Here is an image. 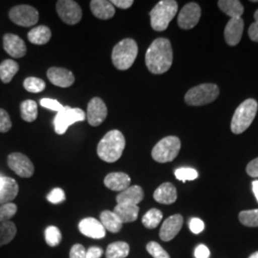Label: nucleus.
I'll return each instance as SVG.
<instances>
[{
  "mask_svg": "<svg viewBox=\"0 0 258 258\" xmlns=\"http://www.w3.org/2000/svg\"><path fill=\"white\" fill-rule=\"evenodd\" d=\"M172 61L173 52L168 39L159 37L148 47L146 54V64L152 74L166 73L171 67Z\"/></svg>",
  "mask_w": 258,
  "mask_h": 258,
  "instance_id": "1",
  "label": "nucleus"
},
{
  "mask_svg": "<svg viewBox=\"0 0 258 258\" xmlns=\"http://www.w3.org/2000/svg\"><path fill=\"white\" fill-rule=\"evenodd\" d=\"M125 148V139L119 130H111L98 145L97 153L102 161L115 163L120 159Z\"/></svg>",
  "mask_w": 258,
  "mask_h": 258,
  "instance_id": "2",
  "label": "nucleus"
},
{
  "mask_svg": "<svg viewBox=\"0 0 258 258\" xmlns=\"http://www.w3.org/2000/svg\"><path fill=\"white\" fill-rule=\"evenodd\" d=\"M138 55V45L132 38H124L114 47L112 51V62L118 70H127Z\"/></svg>",
  "mask_w": 258,
  "mask_h": 258,
  "instance_id": "3",
  "label": "nucleus"
},
{
  "mask_svg": "<svg viewBox=\"0 0 258 258\" xmlns=\"http://www.w3.org/2000/svg\"><path fill=\"white\" fill-rule=\"evenodd\" d=\"M178 12V3L174 0H162L150 12V24L153 30L163 32L168 27Z\"/></svg>",
  "mask_w": 258,
  "mask_h": 258,
  "instance_id": "4",
  "label": "nucleus"
},
{
  "mask_svg": "<svg viewBox=\"0 0 258 258\" xmlns=\"http://www.w3.org/2000/svg\"><path fill=\"white\" fill-rule=\"evenodd\" d=\"M258 103L253 99H248L242 102L233 114L231 119V128L232 133L241 134L249 128L255 118Z\"/></svg>",
  "mask_w": 258,
  "mask_h": 258,
  "instance_id": "5",
  "label": "nucleus"
},
{
  "mask_svg": "<svg viewBox=\"0 0 258 258\" xmlns=\"http://www.w3.org/2000/svg\"><path fill=\"white\" fill-rule=\"evenodd\" d=\"M219 87L214 83H203L189 89L184 102L191 106H201L215 101L219 96Z\"/></svg>",
  "mask_w": 258,
  "mask_h": 258,
  "instance_id": "6",
  "label": "nucleus"
},
{
  "mask_svg": "<svg viewBox=\"0 0 258 258\" xmlns=\"http://www.w3.org/2000/svg\"><path fill=\"white\" fill-rule=\"evenodd\" d=\"M181 149V141L176 136H167L157 143L152 149V158L158 163L172 162L179 154Z\"/></svg>",
  "mask_w": 258,
  "mask_h": 258,
  "instance_id": "7",
  "label": "nucleus"
},
{
  "mask_svg": "<svg viewBox=\"0 0 258 258\" xmlns=\"http://www.w3.org/2000/svg\"><path fill=\"white\" fill-rule=\"evenodd\" d=\"M85 118L86 115L82 109L64 106L62 110L56 113V116L54 120L55 133L58 135L64 134L70 125L78 121H83Z\"/></svg>",
  "mask_w": 258,
  "mask_h": 258,
  "instance_id": "8",
  "label": "nucleus"
},
{
  "mask_svg": "<svg viewBox=\"0 0 258 258\" xmlns=\"http://www.w3.org/2000/svg\"><path fill=\"white\" fill-rule=\"evenodd\" d=\"M10 19L21 27H31L38 21V12L30 5H19L10 10Z\"/></svg>",
  "mask_w": 258,
  "mask_h": 258,
  "instance_id": "9",
  "label": "nucleus"
},
{
  "mask_svg": "<svg viewBox=\"0 0 258 258\" xmlns=\"http://www.w3.org/2000/svg\"><path fill=\"white\" fill-rule=\"evenodd\" d=\"M56 12L60 19L69 25H75L79 23L83 18V12L80 5L73 0L57 1Z\"/></svg>",
  "mask_w": 258,
  "mask_h": 258,
  "instance_id": "10",
  "label": "nucleus"
},
{
  "mask_svg": "<svg viewBox=\"0 0 258 258\" xmlns=\"http://www.w3.org/2000/svg\"><path fill=\"white\" fill-rule=\"evenodd\" d=\"M8 166L19 177L30 178L35 172V166L26 155L15 152L8 156Z\"/></svg>",
  "mask_w": 258,
  "mask_h": 258,
  "instance_id": "11",
  "label": "nucleus"
},
{
  "mask_svg": "<svg viewBox=\"0 0 258 258\" xmlns=\"http://www.w3.org/2000/svg\"><path fill=\"white\" fill-rule=\"evenodd\" d=\"M201 18V8L197 3H187L178 16V25L181 29L189 30L197 25Z\"/></svg>",
  "mask_w": 258,
  "mask_h": 258,
  "instance_id": "12",
  "label": "nucleus"
},
{
  "mask_svg": "<svg viewBox=\"0 0 258 258\" xmlns=\"http://www.w3.org/2000/svg\"><path fill=\"white\" fill-rule=\"evenodd\" d=\"M107 117V107L101 98H93L87 105L86 118L92 126H99Z\"/></svg>",
  "mask_w": 258,
  "mask_h": 258,
  "instance_id": "13",
  "label": "nucleus"
},
{
  "mask_svg": "<svg viewBox=\"0 0 258 258\" xmlns=\"http://www.w3.org/2000/svg\"><path fill=\"white\" fill-rule=\"evenodd\" d=\"M184 219L181 214H174L172 216H169L161 227L160 238L165 242L174 239L179 231H181Z\"/></svg>",
  "mask_w": 258,
  "mask_h": 258,
  "instance_id": "14",
  "label": "nucleus"
},
{
  "mask_svg": "<svg viewBox=\"0 0 258 258\" xmlns=\"http://www.w3.org/2000/svg\"><path fill=\"white\" fill-rule=\"evenodd\" d=\"M3 47L12 57L20 58L26 55L27 47L22 38L14 34H6L3 37Z\"/></svg>",
  "mask_w": 258,
  "mask_h": 258,
  "instance_id": "15",
  "label": "nucleus"
},
{
  "mask_svg": "<svg viewBox=\"0 0 258 258\" xmlns=\"http://www.w3.org/2000/svg\"><path fill=\"white\" fill-rule=\"evenodd\" d=\"M47 77L54 85L61 88L70 87L75 83L74 75L66 68L51 67L47 71Z\"/></svg>",
  "mask_w": 258,
  "mask_h": 258,
  "instance_id": "16",
  "label": "nucleus"
},
{
  "mask_svg": "<svg viewBox=\"0 0 258 258\" xmlns=\"http://www.w3.org/2000/svg\"><path fill=\"white\" fill-rule=\"evenodd\" d=\"M79 230L83 235L93 239H102L105 237V229L102 223L95 218H84L79 224Z\"/></svg>",
  "mask_w": 258,
  "mask_h": 258,
  "instance_id": "17",
  "label": "nucleus"
},
{
  "mask_svg": "<svg viewBox=\"0 0 258 258\" xmlns=\"http://www.w3.org/2000/svg\"><path fill=\"white\" fill-rule=\"evenodd\" d=\"M244 30V21L242 19H231L225 28V40L231 45H237L241 40Z\"/></svg>",
  "mask_w": 258,
  "mask_h": 258,
  "instance_id": "18",
  "label": "nucleus"
},
{
  "mask_svg": "<svg viewBox=\"0 0 258 258\" xmlns=\"http://www.w3.org/2000/svg\"><path fill=\"white\" fill-rule=\"evenodd\" d=\"M103 183L107 188L114 191H123L130 186L131 179L126 173L112 172L104 178Z\"/></svg>",
  "mask_w": 258,
  "mask_h": 258,
  "instance_id": "19",
  "label": "nucleus"
},
{
  "mask_svg": "<svg viewBox=\"0 0 258 258\" xmlns=\"http://www.w3.org/2000/svg\"><path fill=\"white\" fill-rule=\"evenodd\" d=\"M144 197H145V194L143 188L140 185H132L120 192L117 196L116 200L118 204L138 206V204L143 201Z\"/></svg>",
  "mask_w": 258,
  "mask_h": 258,
  "instance_id": "20",
  "label": "nucleus"
},
{
  "mask_svg": "<svg viewBox=\"0 0 258 258\" xmlns=\"http://www.w3.org/2000/svg\"><path fill=\"white\" fill-rule=\"evenodd\" d=\"M153 197L158 203L165 205L173 204L177 200L176 187L171 183H164L154 191Z\"/></svg>",
  "mask_w": 258,
  "mask_h": 258,
  "instance_id": "21",
  "label": "nucleus"
},
{
  "mask_svg": "<svg viewBox=\"0 0 258 258\" xmlns=\"http://www.w3.org/2000/svg\"><path fill=\"white\" fill-rule=\"evenodd\" d=\"M19 186L13 178L4 177V182L0 188V206L11 203L19 194Z\"/></svg>",
  "mask_w": 258,
  "mask_h": 258,
  "instance_id": "22",
  "label": "nucleus"
},
{
  "mask_svg": "<svg viewBox=\"0 0 258 258\" xmlns=\"http://www.w3.org/2000/svg\"><path fill=\"white\" fill-rule=\"evenodd\" d=\"M92 14L98 19H110L115 15V8L110 1L106 0H92L90 2Z\"/></svg>",
  "mask_w": 258,
  "mask_h": 258,
  "instance_id": "23",
  "label": "nucleus"
},
{
  "mask_svg": "<svg viewBox=\"0 0 258 258\" xmlns=\"http://www.w3.org/2000/svg\"><path fill=\"white\" fill-rule=\"evenodd\" d=\"M139 212L140 208L138 206L126 204H118L113 211L122 224L136 221L138 219Z\"/></svg>",
  "mask_w": 258,
  "mask_h": 258,
  "instance_id": "24",
  "label": "nucleus"
},
{
  "mask_svg": "<svg viewBox=\"0 0 258 258\" xmlns=\"http://www.w3.org/2000/svg\"><path fill=\"white\" fill-rule=\"evenodd\" d=\"M52 37V32L50 28L40 25L37 27L33 28L28 33V39L31 43L37 45H44Z\"/></svg>",
  "mask_w": 258,
  "mask_h": 258,
  "instance_id": "25",
  "label": "nucleus"
},
{
  "mask_svg": "<svg viewBox=\"0 0 258 258\" xmlns=\"http://www.w3.org/2000/svg\"><path fill=\"white\" fill-rule=\"evenodd\" d=\"M218 7L231 19H241L244 13V7L238 0H220Z\"/></svg>",
  "mask_w": 258,
  "mask_h": 258,
  "instance_id": "26",
  "label": "nucleus"
},
{
  "mask_svg": "<svg viewBox=\"0 0 258 258\" xmlns=\"http://www.w3.org/2000/svg\"><path fill=\"white\" fill-rule=\"evenodd\" d=\"M101 223L105 230L112 233L119 232L122 228V223L118 216L110 211H104L101 213Z\"/></svg>",
  "mask_w": 258,
  "mask_h": 258,
  "instance_id": "27",
  "label": "nucleus"
},
{
  "mask_svg": "<svg viewBox=\"0 0 258 258\" xmlns=\"http://www.w3.org/2000/svg\"><path fill=\"white\" fill-rule=\"evenodd\" d=\"M19 65L12 59H5L0 64V80L3 83H9L19 72Z\"/></svg>",
  "mask_w": 258,
  "mask_h": 258,
  "instance_id": "28",
  "label": "nucleus"
},
{
  "mask_svg": "<svg viewBox=\"0 0 258 258\" xmlns=\"http://www.w3.org/2000/svg\"><path fill=\"white\" fill-rule=\"evenodd\" d=\"M129 245L126 242L118 241L110 244L105 250L106 258H125L128 256Z\"/></svg>",
  "mask_w": 258,
  "mask_h": 258,
  "instance_id": "29",
  "label": "nucleus"
},
{
  "mask_svg": "<svg viewBox=\"0 0 258 258\" xmlns=\"http://www.w3.org/2000/svg\"><path fill=\"white\" fill-rule=\"evenodd\" d=\"M17 226L14 222L0 223V247L12 242L17 235Z\"/></svg>",
  "mask_w": 258,
  "mask_h": 258,
  "instance_id": "30",
  "label": "nucleus"
},
{
  "mask_svg": "<svg viewBox=\"0 0 258 258\" xmlns=\"http://www.w3.org/2000/svg\"><path fill=\"white\" fill-rule=\"evenodd\" d=\"M20 114H21V118L28 122H32V121L37 120V102L32 101V100H26V101L21 102Z\"/></svg>",
  "mask_w": 258,
  "mask_h": 258,
  "instance_id": "31",
  "label": "nucleus"
},
{
  "mask_svg": "<svg viewBox=\"0 0 258 258\" xmlns=\"http://www.w3.org/2000/svg\"><path fill=\"white\" fill-rule=\"evenodd\" d=\"M162 219H163L162 212L157 210V209H151L143 216L142 222H143V224L146 228L155 229L156 227L159 226V224L161 223Z\"/></svg>",
  "mask_w": 258,
  "mask_h": 258,
  "instance_id": "32",
  "label": "nucleus"
},
{
  "mask_svg": "<svg viewBox=\"0 0 258 258\" xmlns=\"http://www.w3.org/2000/svg\"><path fill=\"white\" fill-rule=\"evenodd\" d=\"M61 239V232L55 226H49L45 230V241L48 246L56 247L60 244Z\"/></svg>",
  "mask_w": 258,
  "mask_h": 258,
  "instance_id": "33",
  "label": "nucleus"
},
{
  "mask_svg": "<svg viewBox=\"0 0 258 258\" xmlns=\"http://www.w3.org/2000/svg\"><path fill=\"white\" fill-rule=\"evenodd\" d=\"M23 86L28 92L40 93L45 89L46 84L44 83V81L41 80V79L35 78V77H30L24 81Z\"/></svg>",
  "mask_w": 258,
  "mask_h": 258,
  "instance_id": "34",
  "label": "nucleus"
},
{
  "mask_svg": "<svg viewBox=\"0 0 258 258\" xmlns=\"http://www.w3.org/2000/svg\"><path fill=\"white\" fill-rule=\"evenodd\" d=\"M239 221L247 227H258V209L240 212Z\"/></svg>",
  "mask_w": 258,
  "mask_h": 258,
  "instance_id": "35",
  "label": "nucleus"
},
{
  "mask_svg": "<svg viewBox=\"0 0 258 258\" xmlns=\"http://www.w3.org/2000/svg\"><path fill=\"white\" fill-rule=\"evenodd\" d=\"M18 212V207L14 203H7L0 206V223L10 221Z\"/></svg>",
  "mask_w": 258,
  "mask_h": 258,
  "instance_id": "36",
  "label": "nucleus"
},
{
  "mask_svg": "<svg viewBox=\"0 0 258 258\" xmlns=\"http://www.w3.org/2000/svg\"><path fill=\"white\" fill-rule=\"evenodd\" d=\"M176 178L180 181H194L198 178V172L191 167H181L175 170Z\"/></svg>",
  "mask_w": 258,
  "mask_h": 258,
  "instance_id": "37",
  "label": "nucleus"
},
{
  "mask_svg": "<svg viewBox=\"0 0 258 258\" xmlns=\"http://www.w3.org/2000/svg\"><path fill=\"white\" fill-rule=\"evenodd\" d=\"M147 250L150 255L154 258H170L169 254L166 252L163 247L154 241L149 242L147 245Z\"/></svg>",
  "mask_w": 258,
  "mask_h": 258,
  "instance_id": "38",
  "label": "nucleus"
},
{
  "mask_svg": "<svg viewBox=\"0 0 258 258\" xmlns=\"http://www.w3.org/2000/svg\"><path fill=\"white\" fill-rule=\"evenodd\" d=\"M66 197H65L64 191L59 188L55 187L47 196V200L52 204H59L64 202Z\"/></svg>",
  "mask_w": 258,
  "mask_h": 258,
  "instance_id": "39",
  "label": "nucleus"
},
{
  "mask_svg": "<svg viewBox=\"0 0 258 258\" xmlns=\"http://www.w3.org/2000/svg\"><path fill=\"white\" fill-rule=\"evenodd\" d=\"M40 105L44 108H47V109L55 111L56 113H58L59 111H61L64 108V106L60 102H57L56 100H53V99H42V100H40Z\"/></svg>",
  "mask_w": 258,
  "mask_h": 258,
  "instance_id": "40",
  "label": "nucleus"
},
{
  "mask_svg": "<svg viewBox=\"0 0 258 258\" xmlns=\"http://www.w3.org/2000/svg\"><path fill=\"white\" fill-rule=\"evenodd\" d=\"M12 128V120L7 111L0 108V132L5 133Z\"/></svg>",
  "mask_w": 258,
  "mask_h": 258,
  "instance_id": "41",
  "label": "nucleus"
},
{
  "mask_svg": "<svg viewBox=\"0 0 258 258\" xmlns=\"http://www.w3.org/2000/svg\"><path fill=\"white\" fill-rule=\"evenodd\" d=\"M189 230L194 234H199L204 231L205 224L204 222L199 218H191V220L188 223Z\"/></svg>",
  "mask_w": 258,
  "mask_h": 258,
  "instance_id": "42",
  "label": "nucleus"
},
{
  "mask_svg": "<svg viewBox=\"0 0 258 258\" xmlns=\"http://www.w3.org/2000/svg\"><path fill=\"white\" fill-rule=\"evenodd\" d=\"M86 249L81 244H75L70 250V258H85Z\"/></svg>",
  "mask_w": 258,
  "mask_h": 258,
  "instance_id": "43",
  "label": "nucleus"
},
{
  "mask_svg": "<svg viewBox=\"0 0 258 258\" xmlns=\"http://www.w3.org/2000/svg\"><path fill=\"white\" fill-rule=\"evenodd\" d=\"M194 255L196 258H210L211 251L206 245L200 244L196 247L195 251H194Z\"/></svg>",
  "mask_w": 258,
  "mask_h": 258,
  "instance_id": "44",
  "label": "nucleus"
},
{
  "mask_svg": "<svg viewBox=\"0 0 258 258\" xmlns=\"http://www.w3.org/2000/svg\"><path fill=\"white\" fill-rule=\"evenodd\" d=\"M246 171L250 177L258 178V158L253 159L252 161L249 162L246 168Z\"/></svg>",
  "mask_w": 258,
  "mask_h": 258,
  "instance_id": "45",
  "label": "nucleus"
},
{
  "mask_svg": "<svg viewBox=\"0 0 258 258\" xmlns=\"http://www.w3.org/2000/svg\"><path fill=\"white\" fill-rule=\"evenodd\" d=\"M103 254V250L99 247H90L86 249L85 258H101Z\"/></svg>",
  "mask_w": 258,
  "mask_h": 258,
  "instance_id": "46",
  "label": "nucleus"
},
{
  "mask_svg": "<svg viewBox=\"0 0 258 258\" xmlns=\"http://www.w3.org/2000/svg\"><path fill=\"white\" fill-rule=\"evenodd\" d=\"M111 3L113 6H116L120 9H128L134 2L133 0H112Z\"/></svg>",
  "mask_w": 258,
  "mask_h": 258,
  "instance_id": "47",
  "label": "nucleus"
},
{
  "mask_svg": "<svg viewBox=\"0 0 258 258\" xmlns=\"http://www.w3.org/2000/svg\"><path fill=\"white\" fill-rule=\"evenodd\" d=\"M249 37L252 41L258 42V22H253L249 28Z\"/></svg>",
  "mask_w": 258,
  "mask_h": 258,
  "instance_id": "48",
  "label": "nucleus"
},
{
  "mask_svg": "<svg viewBox=\"0 0 258 258\" xmlns=\"http://www.w3.org/2000/svg\"><path fill=\"white\" fill-rule=\"evenodd\" d=\"M252 191H253V194H254L258 202V180H255V181L252 182Z\"/></svg>",
  "mask_w": 258,
  "mask_h": 258,
  "instance_id": "49",
  "label": "nucleus"
},
{
  "mask_svg": "<svg viewBox=\"0 0 258 258\" xmlns=\"http://www.w3.org/2000/svg\"><path fill=\"white\" fill-rule=\"evenodd\" d=\"M249 258H258V251H255V252H253L252 254H250Z\"/></svg>",
  "mask_w": 258,
  "mask_h": 258,
  "instance_id": "50",
  "label": "nucleus"
},
{
  "mask_svg": "<svg viewBox=\"0 0 258 258\" xmlns=\"http://www.w3.org/2000/svg\"><path fill=\"white\" fill-rule=\"evenodd\" d=\"M3 182H4V177H2V176H0V188H1V186H2V184H3Z\"/></svg>",
  "mask_w": 258,
  "mask_h": 258,
  "instance_id": "51",
  "label": "nucleus"
},
{
  "mask_svg": "<svg viewBox=\"0 0 258 258\" xmlns=\"http://www.w3.org/2000/svg\"><path fill=\"white\" fill-rule=\"evenodd\" d=\"M254 19L256 20V22H258V10L254 13Z\"/></svg>",
  "mask_w": 258,
  "mask_h": 258,
  "instance_id": "52",
  "label": "nucleus"
}]
</instances>
